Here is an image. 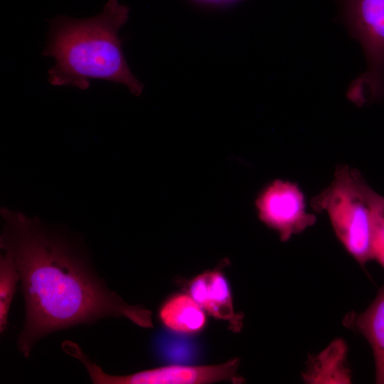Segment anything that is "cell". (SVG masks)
Here are the masks:
<instances>
[{"label": "cell", "instance_id": "cell-10", "mask_svg": "<svg viewBox=\"0 0 384 384\" xmlns=\"http://www.w3.org/2000/svg\"><path fill=\"white\" fill-rule=\"evenodd\" d=\"M159 316L168 329L183 334L198 332L206 323L202 307L191 296L185 294L168 298L160 307Z\"/></svg>", "mask_w": 384, "mask_h": 384}, {"label": "cell", "instance_id": "cell-12", "mask_svg": "<svg viewBox=\"0 0 384 384\" xmlns=\"http://www.w3.org/2000/svg\"><path fill=\"white\" fill-rule=\"evenodd\" d=\"M371 208V257L384 269V197L375 191L373 194Z\"/></svg>", "mask_w": 384, "mask_h": 384}, {"label": "cell", "instance_id": "cell-9", "mask_svg": "<svg viewBox=\"0 0 384 384\" xmlns=\"http://www.w3.org/2000/svg\"><path fill=\"white\" fill-rule=\"evenodd\" d=\"M368 341L375 358V383L384 384V286L374 301L361 314L347 319Z\"/></svg>", "mask_w": 384, "mask_h": 384}, {"label": "cell", "instance_id": "cell-2", "mask_svg": "<svg viewBox=\"0 0 384 384\" xmlns=\"http://www.w3.org/2000/svg\"><path fill=\"white\" fill-rule=\"evenodd\" d=\"M129 18V8L108 0L101 13L86 18L57 16L49 20L43 55L55 59L48 71L54 86L90 87V80H102L125 85L139 96L144 85L132 74L122 50L119 30Z\"/></svg>", "mask_w": 384, "mask_h": 384}, {"label": "cell", "instance_id": "cell-11", "mask_svg": "<svg viewBox=\"0 0 384 384\" xmlns=\"http://www.w3.org/2000/svg\"><path fill=\"white\" fill-rule=\"evenodd\" d=\"M20 276L11 256L2 252L0 257V332L8 324V316Z\"/></svg>", "mask_w": 384, "mask_h": 384}, {"label": "cell", "instance_id": "cell-6", "mask_svg": "<svg viewBox=\"0 0 384 384\" xmlns=\"http://www.w3.org/2000/svg\"><path fill=\"white\" fill-rule=\"evenodd\" d=\"M260 220L275 230L282 242L314 225L316 217L306 211L304 195L296 183L277 179L255 201Z\"/></svg>", "mask_w": 384, "mask_h": 384}, {"label": "cell", "instance_id": "cell-8", "mask_svg": "<svg viewBox=\"0 0 384 384\" xmlns=\"http://www.w3.org/2000/svg\"><path fill=\"white\" fill-rule=\"evenodd\" d=\"M348 347L341 338L332 341L316 356H311L302 379L306 383H351L347 365Z\"/></svg>", "mask_w": 384, "mask_h": 384}, {"label": "cell", "instance_id": "cell-4", "mask_svg": "<svg viewBox=\"0 0 384 384\" xmlns=\"http://www.w3.org/2000/svg\"><path fill=\"white\" fill-rule=\"evenodd\" d=\"M343 16L361 43L367 68L351 85L348 97L358 106L384 97V0H343Z\"/></svg>", "mask_w": 384, "mask_h": 384}, {"label": "cell", "instance_id": "cell-3", "mask_svg": "<svg viewBox=\"0 0 384 384\" xmlns=\"http://www.w3.org/2000/svg\"><path fill=\"white\" fill-rule=\"evenodd\" d=\"M374 191L358 170L338 165L329 186L310 201L315 212L327 213L337 238L361 266L372 260L371 201Z\"/></svg>", "mask_w": 384, "mask_h": 384}, {"label": "cell", "instance_id": "cell-1", "mask_svg": "<svg viewBox=\"0 0 384 384\" xmlns=\"http://www.w3.org/2000/svg\"><path fill=\"white\" fill-rule=\"evenodd\" d=\"M0 214V247L16 265L24 299L25 320L16 340L24 357L50 334L104 318L152 327L149 310L128 304L100 278L81 236L20 210L4 207Z\"/></svg>", "mask_w": 384, "mask_h": 384}, {"label": "cell", "instance_id": "cell-5", "mask_svg": "<svg viewBox=\"0 0 384 384\" xmlns=\"http://www.w3.org/2000/svg\"><path fill=\"white\" fill-rule=\"evenodd\" d=\"M64 351L79 360L95 384H205L219 381L244 383L237 374L240 360L234 358L223 364L209 366H167L126 375L106 373L92 362L77 343L68 341Z\"/></svg>", "mask_w": 384, "mask_h": 384}, {"label": "cell", "instance_id": "cell-7", "mask_svg": "<svg viewBox=\"0 0 384 384\" xmlns=\"http://www.w3.org/2000/svg\"><path fill=\"white\" fill-rule=\"evenodd\" d=\"M187 286L190 295L210 316L226 321L234 332L241 330L243 314L234 310L230 286L223 272L208 270L191 279Z\"/></svg>", "mask_w": 384, "mask_h": 384}]
</instances>
